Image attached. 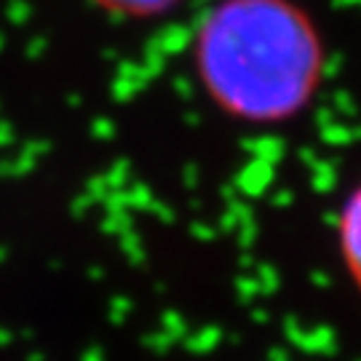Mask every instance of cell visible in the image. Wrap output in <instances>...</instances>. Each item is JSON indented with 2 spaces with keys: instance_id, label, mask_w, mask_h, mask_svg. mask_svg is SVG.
<instances>
[{
  "instance_id": "cell-3",
  "label": "cell",
  "mask_w": 361,
  "mask_h": 361,
  "mask_svg": "<svg viewBox=\"0 0 361 361\" xmlns=\"http://www.w3.org/2000/svg\"><path fill=\"white\" fill-rule=\"evenodd\" d=\"M89 3L97 11L121 22H153L180 8L182 0H89Z\"/></svg>"
},
{
  "instance_id": "cell-1",
  "label": "cell",
  "mask_w": 361,
  "mask_h": 361,
  "mask_svg": "<svg viewBox=\"0 0 361 361\" xmlns=\"http://www.w3.org/2000/svg\"><path fill=\"white\" fill-rule=\"evenodd\" d=\"M193 70L225 118L281 126L316 99L326 43L297 0H214L195 25Z\"/></svg>"
},
{
  "instance_id": "cell-2",
  "label": "cell",
  "mask_w": 361,
  "mask_h": 361,
  "mask_svg": "<svg viewBox=\"0 0 361 361\" xmlns=\"http://www.w3.org/2000/svg\"><path fill=\"white\" fill-rule=\"evenodd\" d=\"M335 244L345 276L361 295V180L350 188L337 207Z\"/></svg>"
}]
</instances>
